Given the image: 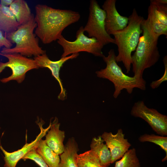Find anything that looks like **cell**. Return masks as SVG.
I'll list each match as a JSON object with an SVG mask.
<instances>
[{
	"label": "cell",
	"mask_w": 167,
	"mask_h": 167,
	"mask_svg": "<svg viewBox=\"0 0 167 167\" xmlns=\"http://www.w3.org/2000/svg\"><path fill=\"white\" fill-rule=\"evenodd\" d=\"M36 150L49 167H58L60 161L59 155L47 146L45 140H40Z\"/></svg>",
	"instance_id": "20"
},
{
	"label": "cell",
	"mask_w": 167,
	"mask_h": 167,
	"mask_svg": "<svg viewBox=\"0 0 167 167\" xmlns=\"http://www.w3.org/2000/svg\"><path fill=\"white\" fill-rule=\"evenodd\" d=\"M20 25L9 7L0 5V29L4 33L16 30Z\"/></svg>",
	"instance_id": "18"
},
{
	"label": "cell",
	"mask_w": 167,
	"mask_h": 167,
	"mask_svg": "<svg viewBox=\"0 0 167 167\" xmlns=\"http://www.w3.org/2000/svg\"><path fill=\"white\" fill-rule=\"evenodd\" d=\"M141 28L142 35L140 37L135 52L131 55L134 76L139 78H143L144 71L154 65L160 57L157 47L159 38L152 35L143 21Z\"/></svg>",
	"instance_id": "5"
},
{
	"label": "cell",
	"mask_w": 167,
	"mask_h": 167,
	"mask_svg": "<svg viewBox=\"0 0 167 167\" xmlns=\"http://www.w3.org/2000/svg\"><path fill=\"white\" fill-rule=\"evenodd\" d=\"M154 4L157 17L160 22L167 26V0H151Z\"/></svg>",
	"instance_id": "24"
},
{
	"label": "cell",
	"mask_w": 167,
	"mask_h": 167,
	"mask_svg": "<svg viewBox=\"0 0 167 167\" xmlns=\"http://www.w3.org/2000/svg\"><path fill=\"white\" fill-rule=\"evenodd\" d=\"M50 121L51 126L45 135V140L49 147L56 154L60 155L64 149L63 142L65 137V132L60 130V123L57 118H55L52 122L51 120Z\"/></svg>",
	"instance_id": "14"
},
{
	"label": "cell",
	"mask_w": 167,
	"mask_h": 167,
	"mask_svg": "<svg viewBox=\"0 0 167 167\" xmlns=\"http://www.w3.org/2000/svg\"><path fill=\"white\" fill-rule=\"evenodd\" d=\"M84 32V27L81 26L76 32V39L73 41L67 40L62 35L57 40L63 49L61 58L80 52H86L102 58L105 56L102 51L104 46L96 38L87 36Z\"/></svg>",
	"instance_id": "6"
},
{
	"label": "cell",
	"mask_w": 167,
	"mask_h": 167,
	"mask_svg": "<svg viewBox=\"0 0 167 167\" xmlns=\"http://www.w3.org/2000/svg\"><path fill=\"white\" fill-rule=\"evenodd\" d=\"M163 62L165 67V71L163 75L159 79L153 81L150 84V87L152 89L158 88L161 84L167 80V56H165L163 59Z\"/></svg>",
	"instance_id": "26"
},
{
	"label": "cell",
	"mask_w": 167,
	"mask_h": 167,
	"mask_svg": "<svg viewBox=\"0 0 167 167\" xmlns=\"http://www.w3.org/2000/svg\"><path fill=\"white\" fill-rule=\"evenodd\" d=\"M128 18L127 26L123 29L115 31L112 34L118 47L116 61L117 63H123L127 73L131 71V54L135 50L139 43L140 35L143 32L141 25L144 19L143 17L139 15L135 8L133 9Z\"/></svg>",
	"instance_id": "2"
},
{
	"label": "cell",
	"mask_w": 167,
	"mask_h": 167,
	"mask_svg": "<svg viewBox=\"0 0 167 167\" xmlns=\"http://www.w3.org/2000/svg\"><path fill=\"white\" fill-rule=\"evenodd\" d=\"M101 137L110 151L111 164L121 158L131 146L127 139L125 138V135L121 128L118 129L115 134L105 132Z\"/></svg>",
	"instance_id": "11"
},
{
	"label": "cell",
	"mask_w": 167,
	"mask_h": 167,
	"mask_svg": "<svg viewBox=\"0 0 167 167\" xmlns=\"http://www.w3.org/2000/svg\"><path fill=\"white\" fill-rule=\"evenodd\" d=\"M89 15L87 22L84 27L89 37L96 38L104 46L109 43L115 44V41L107 32L105 29L106 13L97 1L90 2Z\"/></svg>",
	"instance_id": "7"
},
{
	"label": "cell",
	"mask_w": 167,
	"mask_h": 167,
	"mask_svg": "<svg viewBox=\"0 0 167 167\" xmlns=\"http://www.w3.org/2000/svg\"><path fill=\"white\" fill-rule=\"evenodd\" d=\"M79 148L75 138L68 139L64 145V152L60 155L58 167H78L76 159Z\"/></svg>",
	"instance_id": "15"
},
{
	"label": "cell",
	"mask_w": 167,
	"mask_h": 167,
	"mask_svg": "<svg viewBox=\"0 0 167 167\" xmlns=\"http://www.w3.org/2000/svg\"><path fill=\"white\" fill-rule=\"evenodd\" d=\"M12 45L13 44L5 37L4 33L0 29V48L4 47L9 49L11 48Z\"/></svg>",
	"instance_id": "27"
},
{
	"label": "cell",
	"mask_w": 167,
	"mask_h": 167,
	"mask_svg": "<svg viewBox=\"0 0 167 167\" xmlns=\"http://www.w3.org/2000/svg\"><path fill=\"white\" fill-rule=\"evenodd\" d=\"M131 114L145 121L158 134L163 136L167 135V116L156 109L148 108L143 101H139L134 103Z\"/></svg>",
	"instance_id": "9"
},
{
	"label": "cell",
	"mask_w": 167,
	"mask_h": 167,
	"mask_svg": "<svg viewBox=\"0 0 167 167\" xmlns=\"http://www.w3.org/2000/svg\"><path fill=\"white\" fill-rule=\"evenodd\" d=\"M101 136L94 137L90 144V150L97 156L101 164L108 167L111 164V156L110 151Z\"/></svg>",
	"instance_id": "17"
},
{
	"label": "cell",
	"mask_w": 167,
	"mask_h": 167,
	"mask_svg": "<svg viewBox=\"0 0 167 167\" xmlns=\"http://www.w3.org/2000/svg\"><path fill=\"white\" fill-rule=\"evenodd\" d=\"M144 23L154 37L159 38L161 35L167 36V26L162 24L158 20L153 4L150 2L148 9V16Z\"/></svg>",
	"instance_id": "16"
},
{
	"label": "cell",
	"mask_w": 167,
	"mask_h": 167,
	"mask_svg": "<svg viewBox=\"0 0 167 167\" xmlns=\"http://www.w3.org/2000/svg\"><path fill=\"white\" fill-rule=\"evenodd\" d=\"M9 7L20 25L29 20L32 14L27 2L24 0H14Z\"/></svg>",
	"instance_id": "19"
},
{
	"label": "cell",
	"mask_w": 167,
	"mask_h": 167,
	"mask_svg": "<svg viewBox=\"0 0 167 167\" xmlns=\"http://www.w3.org/2000/svg\"><path fill=\"white\" fill-rule=\"evenodd\" d=\"M44 123L41 119L40 121L38 119L36 123L40 129V133L34 140L29 143H26L21 149L18 150L11 152H7L3 148L0 142V149L4 155V167H16L17 163L21 159H22L31 150L36 148L40 140L45 135L51 126L50 121L48 126L44 128L42 126Z\"/></svg>",
	"instance_id": "10"
},
{
	"label": "cell",
	"mask_w": 167,
	"mask_h": 167,
	"mask_svg": "<svg viewBox=\"0 0 167 167\" xmlns=\"http://www.w3.org/2000/svg\"><path fill=\"white\" fill-rule=\"evenodd\" d=\"M35 11L37 26L35 33L45 44L59 39L63 30L78 22L80 17L78 12L56 9L44 4L36 5Z\"/></svg>",
	"instance_id": "1"
},
{
	"label": "cell",
	"mask_w": 167,
	"mask_h": 167,
	"mask_svg": "<svg viewBox=\"0 0 167 167\" xmlns=\"http://www.w3.org/2000/svg\"><path fill=\"white\" fill-rule=\"evenodd\" d=\"M14 0H1L0 1L1 6L9 7L12 4Z\"/></svg>",
	"instance_id": "28"
},
{
	"label": "cell",
	"mask_w": 167,
	"mask_h": 167,
	"mask_svg": "<svg viewBox=\"0 0 167 167\" xmlns=\"http://www.w3.org/2000/svg\"><path fill=\"white\" fill-rule=\"evenodd\" d=\"M36 26L34 15L32 14L29 20L20 25L16 30L4 33L6 38L11 43L16 45L12 48L4 47L0 53L2 54L18 53L27 57L32 56L35 57L46 53V50L40 46L39 38L33 32Z\"/></svg>",
	"instance_id": "3"
},
{
	"label": "cell",
	"mask_w": 167,
	"mask_h": 167,
	"mask_svg": "<svg viewBox=\"0 0 167 167\" xmlns=\"http://www.w3.org/2000/svg\"><path fill=\"white\" fill-rule=\"evenodd\" d=\"M116 0H106L102 6L106 13L105 29L109 35L124 28L127 25L128 18L121 15L116 7Z\"/></svg>",
	"instance_id": "13"
},
{
	"label": "cell",
	"mask_w": 167,
	"mask_h": 167,
	"mask_svg": "<svg viewBox=\"0 0 167 167\" xmlns=\"http://www.w3.org/2000/svg\"><path fill=\"white\" fill-rule=\"evenodd\" d=\"M36 148L30 151L22 159L24 161L27 159L32 160L40 167H49L37 152Z\"/></svg>",
	"instance_id": "25"
},
{
	"label": "cell",
	"mask_w": 167,
	"mask_h": 167,
	"mask_svg": "<svg viewBox=\"0 0 167 167\" xmlns=\"http://www.w3.org/2000/svg\"><path fill=\"white\" fill-rule=\"evenodd\" d=\"M139 141L141 142H146L154 143L159 146L166 154L165 157L162 161L164 162L167 159V137L163 136L156 135L154 134L150 135L144 134L140 135L139 138Z\"/></svg>",
	"instance_id": "23"
},
{
	"label": "cell",
	"mask_w": 167,
	"mask_h": 167,
	"mask_svg": "<svg viewBox=\"0 0 167 167\" xmlns=\"http://www.w3.org/2000/svg\"></svg>",
	"instance_id": "29"
},
{
	"label": "cell",
	"mask_w": 167,
	"mask_h": 167,
	"mask_svg": "<svg viewBox=\"0 0 167 167\" xmlns=\"http://www.w3.org/2000/svg\"><path fill=\"white\" fill-rule=\"evenodd\" d=\"M0 55L7 58L6 62H0V74L6 67L10 68L12 71L10 76L0 80L3 83L15 80L21 83L24 79L26 74L28 71L39 68L34 59L28 58L19 54L13 53Z\"/></svg>",
	"instance_id": "8"
},
{
	"label": "cell",
	"mask_w": 167,
	"mask_h": 167,
	"mask_svg": "<svg viewBox=\"0 0 167 167\" xmlns=\"http://www.w3.org/2000/svg\"><path fill=\"white\" fill-rule=\"evenodd\" d=\"M79 53L72 54L71 55L61 58L57 61L50 60L46 53L34 57V59L39 68H47L49 69L52 75L58 81L61 88V92L58 96V99L63 101L66 99V90L64 88L62 80L59 77V71L63 64L67 60L75 58L79 55Z\"/></svg>",
	"instance_id": "12"
},
{
	"label": "cell",
	"mask_w": 167,
	"mask_h": 167,
	"mask_svg": "<svg viewBox=\"0 0 167 167\" xmlns=\"http://www.w3.org/2000/svg\"><path fill=\"white\" fill-rule=\"evenodd\" d=\"M116 57L114 49H111L108 56L102 58L106 63V67L96 72L98 77L107 79L113 84L115 88L113 97L117 98L123 89L129 94L132 93L135 88L145 90L146 83L143 78L135 76L131 77L125 74L117 64Z\"/></svg>",
	"instance_id": "4"
},
{
	"label": "cell",
	"mask_w": 167,
	"mask_h": 167,
	"mask_svg": "<svg viewBox=\"0 0 167 167\" xmlns=\"http://www.w3.org/2000/svg\"><path fill=\"white\" fill-rule=\"evenodd\" d=\"M76 161L78 167H105L90 150L78 154Z\"/></svg>",
	"instance_id": "21"
},
{
	"label": "cell",
	"mask_w": 167,
	"mask_h": 167,
	"mask_svg": "<svg viewBox=\"0 0 167 167\" xmlns=\"http://www.w3.org/2000/svg\"><path fill=\"white\" fill-rule=\"evenodd\" d=\"M115 167H140L139 161L136 150L133 148L128 150L121 159L115 161Z\"/></svg>",
	"instance_id": "22"
}]
</instances>
